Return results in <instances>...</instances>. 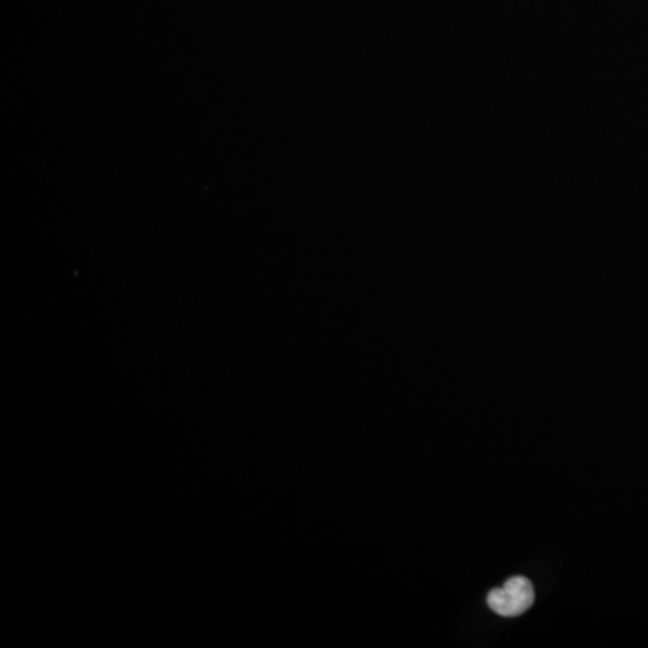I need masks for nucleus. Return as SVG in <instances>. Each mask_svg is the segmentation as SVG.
I'll use <instances>...</instances> for the list:
<instances>
[{
	"instance_id": "nucleus-1",
	"label": "nucleus",
	"mask_w": 648,
	"mask_h": 648,
	"mask_svg": "<svg viewBox=\"0 0 648 648\" xmlns=\"http://www.w3.org/2000/svg\"><path fill=\"white\" fill-rule=\"evenodd\" d=\"M486 602L494 613L513 618L532 608L535 602V591L528 578L513 577L505 583V588L491 589L486 597Z\"/></svg>"
}]
</instances>
